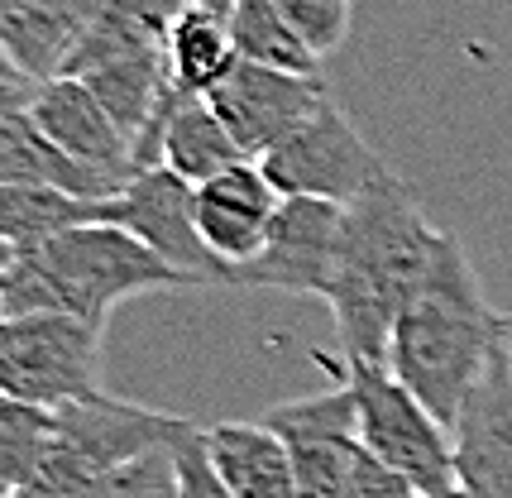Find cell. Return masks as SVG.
<instances>
[{"label": "cell", "instance_id": "cell-23", "mask_svg": "<svg viewBox=\"0 0 512 498\" xmlns=\"http://www.w3.org/2000/svg\"><path fill=\"white\" fill-rule=\"evenodd\" d=\"M273 5L283 10V20L302 34V44L312 48L321 63L335 58L345 48V39H350L355 0H273Z\"/></svg>", "mask_w": 512, "mask_h": 498}, {"label": "cell", "instance_id": "cell-8", "mask_svg": "<svg viewBox=\"0 0 512 498\" xmlns=\"http://www.w3.org/2000/svg\"><path fill=\"white\" fill-rule=\"evenodd\" d=\"M211 111L221 115V125L245 149V159H264L283 139H292L331 101V82L321 72H283L264 63H235L230 77H221L206 91Z\"/></svg>", "mask_w": 512, "mask_h": 498}, {"label": "cell", "instance_id": "cell-33", "mask_svg": "<svg viewBox=\"0 0 512 498\" xmlns=\"http://www.w3.org/2000/svg\"><path fill=\"white\" fill-rule=\"evenodd\" d=\"M0 317H5V312H0Z\"/></svg>", "mask_w": 512, "mask_h": 498}, {"label": "cell", "instance_id": "cell-2", "mask_svg": "<svg viewBox=\"0 0 512 498\" xmlns=\"http://www.w3.org/2000/svg\"><path fill=\"white\" fill-rule=\"evenodd\" d=\"M503 331H508V312H493L460 235L441 230V245H436L422 288L393 321L388 369L446 427H455L465 398L498 360Z\"/></svg>", "mask_w": 512, "mask_h": 498}, {"label": "cell", "instance_id": "cell-24", "mask_svg": "<svg viewBox=\"0 0 512 498\" xmlns=\"http://www.w3.org/2000/svg\"><path fill=\"white\" fill-rule=\"evenodd\" d=\"M91 498H182L173 446H158V451L130 460L125 470H115Z\"/></svg>", "mask_w": 512, "mask_h": 498}, {"label": "cell", "instance_id": "cell-21", "mask_svg": "<svg viewBox=\"0 0 512 498\" xmlns=\"http://www.w3.org/2000/svg\"><path fill=\"white\" fill-rule=\"evenodd\" d=\"M53 441V412L0 398V498H15Z\"/></svg>", "mask_w": 512, "mask_h": 498}, {"label": "cell", "instance_id": "cell-19", "mask_svg": "<svg viewBox=\"0 0 512 498\" xmlns=\"http://www.w3.org/2000/svg\"><path fill=\"white\" fill-rule=\"evenodd\" d=\"M111 226V197L87 202V197H67L53 187H24V182H0V245L34 249L63 235L72 226Z\"/></svg>", "mask_w": 512, "mask_h": 498}, {"label": "cell", "instance_id": "cell-31", "mask_svg": "<svg viewBox=\"0 0 512 498\" xmlns=\"http://www.w3.org/2000/svg\"><path fill=\"white\" fill-rule=\"evenodd\" d=\"M431 498H469L465 489H450V494H431Z\"/></svg>", "mask_w": 512, "mask_h": 498}, {"label": "cell", "instance_id": "cell-12", "mask_svg": "<svg viewBox=\"0 0 512 498\" xmlns=\"http://www.w3.org/2000/svg\"><path fill=\"white\" fill-rule=\"evenodd\" d=\"M34 130L58 144L67 159L91 163L101 173H111L120 182H134L139 168H134V144L130 135L111 120V111L96 101V91L77 77H53V82H39V96H34Z\"/></svg>", "mask_w": 512, "mask_h": 498}, {"label": "cell", "instance_id": "cell-1", "mask_svg": "<svg viewBox=\"0 0 512 498\" xmlns=\"http://www.w3.org/2000/svg\"><path fill=\"white\" fill-rule=\"evenodd\" d=\"M441 230L446 226L426 221L422 202L412 197V187L398 173L383 178L355 206H345L335 278L326 293L340 360L388 364L393 321L422 288L436 245H441Z\"/></svg>", "mask_w": 512, "mask_h": 498}, {"label": "cell", "instance_id": "cell-10", "mask_svg": "<svg viewBox=\"0 0 512 498\" xmlns=\"http://www.w3.org/2000/svg\"><path fill=\"white\" fill-rule=\"evenodd\" d=\"M340 221L345 206L316 202V197H283L268 245L235 273V288H278V293H331L335 254H340Z\"/></svg>", "mask_w": 512, "mask_h": 498}, {"label": "cell", "instance_id": "cell-9", "mask_svg": "<svg viewBox=\"0 0 512 498\" xmlns=\"http://www.w3.org/2000/svg\"><path fill=\"white\" fill-rule=\"evenodd\" d=\"M111 226L130 230L134 240H144L158 259H168L173 269L192 273L201 288L206 283L235 288V273L206 249V240L197 230V182L178 178L173 168H144L125 192H115Z\"/></svg>", "mask_w": 512, "mask_h": 498}, {"label": "cell", "instance_id": "cell-32", "mask_svg": "<svg viewBox=\"0 0 512 498\" xmlns=\"http://www.w3.org/2000/svg\"><path fill=\"white\" fill-rule=\"evenodd\" d=\"M0 68H15V63H10V58H5V48H0Z\"/></svg>", "mask_w": 512, "mask_h": 498}, {"label": "cell", "instance_id": "cell-29", "mask_svg": "<svg viewBox=\"0 0 512 498\" xmlns=\"http://www.w3.org/2000/svg\"><path fill=\"white\" fill-rule=\"evenodd\" d=\"M10 264H15V249L0 245V278H5V269H10Z\"/></svg>", "mask_w": 512, "mask_h": 498}, {"label": "cell", "instance_id": "cell-6", "mask_svg": "<svg viewBox=\"0 0 512 498\" xmlns=\"http://www.w3.org/2000/svg\"><path fill=\"white\" fill-rule=\"evenodd\" d=\"M340 379L355 388L359 441L407 475L426 498L460 489L450 427L426 408L383 360H340Z\"/></svg>", "mask_w": 512, "mask_h": 498}, {"label": "cell", "instance_id": "cell-30", "mask_svg": "<svg viewBox=\"0 0 512 498\" xmlns=\"http://www.w3.org/2000/svg\"><path fill=\"white\" fill-rule=\"evenodd\" d=\"M503 355H508V369H512V312H508V331H503Z\"/></svg>", "mask_w": 512, "mask_h": 498}, {"label": "cell", "instance_id": "cell-25", "mask_svg": "<svg viewBox=\"0 0 512 498\" xmlns=\"http://www.w3.org/2000/svg\"><path fill=\"white\" fill-rule=\"evenodd\" d=\"M173 465H178L182 498H235L225 489V479L216 475V465H211L206 427H201V422H187V427H182V436L173 441Z\"/></svg>", "mask_w": 512, "mask_h": 498}, {"label": "cell", "instance_id": "cell-16", "mask_svg": "<svg viewBox=\"0 0 512 498\" xmlns=\"http://www.w3.org/2000/svg\"><path fill=\"white\" fill-rule=\"evenodd\" d=\"M240 63V48L230 34V15L216 5H192L182 10L178 24L163 39V68L173 96H206L221 77H230Z\"/></svg>", "mask_w": 512, "mask_h": 498}, {"label": "cell", "instance_id": "cell-28", "mask_svg": "<svg viewBox=\"0 0 512 498\" xmlns=\"http://www.w3.org/2000/svg\"><path fill=\"white\" fill-rule=\"evenodd\" d=\"M111 10H120V15H130V20H139L144 29H154L158 39H168V29L178 24L182 10H192L197 0H106Z\"/></svg>", "mask_w": 512, "mask_h": 498}, {"label": "cell", "instance_id": "cell-13", "mask_svg": "<svg viewBox=\"0 0 512 498\" xmlns=\"http://www.w3.org/2000/svg\"><path fill=\"white\" fill-rule=\"evenodd\" d=\"M278 206H283V192L268 182L259 163L249 159L197 187V230L225 269L240 273L268 245Z\"/></svg>", "mask_w": 512, "mask_h": 498}, {"label": "cell", "instance_id": "cell-20", "mask_svg": "<svg viewBox=\"0 0 512 498\" xmlns=\"http://www.w3.org/2000/svg\"><path fill=\"white\" fill-rule=\"evenodd\" d=\"M230 34L245 63H264V68L283 72H321L326 63L302 44V34L283 20V10L273 0H230Z\"/></svg>", "mask_w": 512, "mask_h": 498}, {"label": "cell", "instance_id": "cell-17", "mask_svg": "<svg viewBox=\"0 0 512 498\" xmlns=\"http://www.w3.org/2000/svg\"><path fill=\"white\" fill-rule=\"evenodd\" d=\"M163 168H173L187 182H211L240 168L245 149L235 144V135L221 125V115L211 111L206 96H173L168 111H163Z\"/></svg>", "mask_w": 512, "mask_h": 498}, {"label": "cell", "instance_id": "cell-27", "mask_svg": "<svg viewBox=\"0 0 512 498\" xmlns=\"http://www.w3.org/2000/svg\"><path fill=\"white\" fill-rule=\"evenodd\" d=\"M34 96H39V82H34V77H24L20 68H0V135H5L10 125L29 120Z\"/></svg>", "mask_w": 512, "mask_h": 498}, {"label": "cell", "instance_id": "cell-15", "mask_svg": "<svg viewBox=\"0 0 512 498\" xmlns=\"http://www.w3.org/2000/svg\"><path fill=\"white\" fill-rule=\"evenodd\" d=\"M206 451L235 498H302L288 441L264 422H216L206 427Z\"/></svg>", "mask_w": 512, "mask_h": 498}, {"label": "cell", "instance_id": "cell-5", "mask_svg": "<svg viewBox=\"0 0 512 498\" xmlns=\"http://www.w3.org/2000/svg\"><path fill=\"white\" fill-rule=\"evenodd\" d=\"M106 326L67 312L0 317V398L24 408L63 412L72 403L101 398Z\"/></svg>", "mask_w": 512, "mask_h": 498}, {"label": "cell", "instance_id": "cell-14", "mask_svg": "<svg viewBox=\"0 0 512 498\" xmlns=\"http://www.w3.org/2000/svg\"><path fill=\"white\" fill-rule=\"evenodd\" d=\"M96 10L101 0H0V48L24 77L53 82L87 39Z\"/></svg>", "mask_w": 512, "mask_h": 498}, {"label": "cell", "instance_id": "cell-26", "mask_svg": "<svg viewBox=\"0 0 512 498\" xmlns=\"http://www.w3.org/2000/svg\"><path fill=\"white\" fill-rule=\"evenodd\" d=\"M345 498H426V494L407 475H398L393 465H383L379 455L364 446V451L355 455V465H350Z\"/></svg>", "mask_w": 512, "mask_h": 498}, {"label": "cell", "instance_id": "cell-22", "mask_svg": "<svg viewBox=\"0 0 512 498\" xmlns=\"http://www.w3.org/2000/svg\"><path fill=\"white\" fill-rule=\"evenodd\" d=\"M288 451L302 498H345V479H350V465L364 451V441L359 436H321V441H297Z\"/></svg>", "mask_w": 512, "mask_h": 498}, {"label": "cell", "instance_id": "cell-7", "mask_svg": "<svg viewBox=\"0 0 512 498\" xmlns=\"http://www.w3.org/2000/svg\"><path fill=\"white\" fill-rule=\"evenodd\" d=\"M259 168L283 197H316L331 206H355L383 178H393V168L374 154V144L359 135V125L335 96L297 135L264 154Z\"/></svg>", "mask_w": 512, "mask_h": 498}, {"label": "cell", "instance_id": "cell-4", "mask_svg": "<svg viewBox=\"0 0 512 498\" xmlns=\"http://www.w3.org/2000/svg\"><path fill=\"white\" fill-rule=\"evenodd\" d=\"M187 422L192 417L125 403L111 393L91 403H72V408L53 412V441L15 498H91L130 460L158 446H173Z\"/></svg>", "mask_w": 512, "mask_h": 498}, {"label": "cell", "instance_id": "cell-18", "mask_svg": "<svg viewBox=\"0 0 512 498\" xmlns=\"http://www.w3.org/2000/svg\"><path fill=\"white\" fill-rule=\"evenodd\" d=\"M0 182H24V187H53L67 197H87V202H106L115 192H125L130 182L111 178L91 163L67 159L58 144H48L34 120H20L0 135Z\"/></svg>", "mask_w": 512, "mask_h": 498}, {"label": "cell", "instance_id": "cell-11", "mask_svg": "<svg viewBox=\"0 0 512 498\" xmlns=\"http://www.w3.org/2000/svg\"><path fill=\"white\" fill-rule=\"evenodd\" d=\"M455 479L469 498H512V369L498 350L450 427Z\"/></svg>", "mask_w": 512, "mask_h": 498}, {"label": "cell", "instance_id": "cell-3", "mask_svg": "<svg viewBox=\"0 0 512 498\" xmlns=\"http://www.w3.org/2000/svg\"><path fill=\"white\" fill-rule=\"evenodd\" d=\"M168 288H201L192 273L158 259L144 240L120 226H72L34 249H15V264L0 278V312H67L106 326L125 297L168 293Z\"/></svg>", "mask_w": 512, "mask_h": 498}]
</instances>
